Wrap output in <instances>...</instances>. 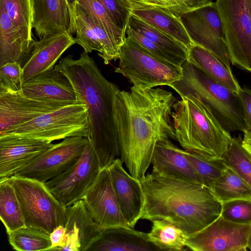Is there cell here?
<instances>
[{
	"label": "cell",
	"mask_w": 251,
	"mask_h": 251,
	"mask_svg": "<svg viewBox=\"0 0 251 251\" xmlns=\"http://www.w3.org/2000/svg\"><path fill=\"white\" fill-rule=\"evenodd\" d=\"M82 200L93 219L102 229L131 228L120 207L108 168L100 170Z\"/></svg>",
	"instance_id": "15"
},
{
	"label": "cell",
	"mask_w": 251,
	"mask_h": 251,
	"mask_svg": "<svg viewBox=\"0 0 251 251\" xmlns=\"http://www.w3.org/2000/svg\"><path fill=\"white\" fill-rule=\"evenodd\" d=\"M238 95L242 107L246 131L251 130V89L241 88Z\"/></svg>",
	"instance_id": "42"
},
{
	"label": "cell",
	"mask_w": 251,
	"mask_h": 251,
	"mask_svg": "<svg viewBox=\"0 0 251 251\" xmlns=\"http://www.w3.org/2000/svg\"><path fill=\"white\" fill-rule=\"evenodd\" d=\"M30 98L22 90L0 92V136L46 113L78 101Z\"/></svg>",
	"instance_id": "13"
},
{
	"label": "cell",
	"mask_w": 251,
	"mask_h": 251,
	"mask_svg": "<svg viewBox=\"0 0 251 251\" xmlns=\"http://www.w3.org/2000/svg\"><path fill=\"white\" fill-rule=\"evenodd\" d=\"M129 12L137 8H153L179 18L185 12L210 4L213 0H118Z\"/></svg>",
	"instance_id": "30"
},
{
	"label": "cell",
	"mask_w": 251,
	"mask_h": 251,
	"mask_svg": "<svg viewBox=\"0 0 251 251\" xmlns=\"http://www.w3.org/2000/svg\"><path fill=\"white\" fill-rule=\"evenodd\" d=\"M182 152L193 166L202 184L210 189L227 168L223 157H207L184 149H182Z\"/></svg>",
	"instance_id": "34"
},
{
	"label": "cell",
	"mask_w": 251,
	"mask_h": 251,
	"mask_svg": "<svg viewBox=\"0 0 251 251\" xmlns=\"http://www.w3.org/2000/svg\"><path fill=\"white\" fill-rule=\"evenodd\" d=\"M65 245L61 251H87L103 229L93 219L83 200L66 207Z\"/></svg>",
	"instance_id": "19"
},
{
	"label": "cell",
	"mask_w": 251,
	"mask_h": 251,
	"mask_svg": "<svg viewBox=\"0 0 251 251\" xmlns=\"http://www.w3.org/2000/svg\"><path fill=\"white\" fill-rule=\"evenodd\" d=\"M30 45L15 29L0 2V66L14 62L21 64L29 52Z\"/></svg>",
	"instance_id": "25"
},
{
	"label": "cell",
	"mask_w": 251,
	"mask_h": 251,
	"mask_svg": "<svg viewBox=\"0 0 251 251\" xmlns=\"http://www.w3.org/2000/svg\"><path fill=\"white\" fill-rule=\"evenodd\" d=\"M130 14L173 37L188 50L193 44L179 18L153 8L134 9Z\"/></svg>",
	"instance_id": "26"
},
{
	"label": "cell",
	"mask_w": 251,
	"mask_h": 251,
	"mask_svg": "<svg viewBox=\"0 0 251 251\" xmlns=\"http://www.w3.org/2000/svg\"><path fill=\"white\" fill-rule=\"evenodd\" d=\"M151 164L152 172L176 176L202 184L182 149L175 145L170 139L157 143Z\"/></svg>",
	"instance_id": "22"
},
{
	"label": "cell",
	"mask_w": 251,
	"mask_h": 251,
	"mask_svg": "<svg viewBox=\"0 0 251 251\" xmlns=\"http://www.w3.org/2000/svg\"><path fill=\"white\" fill-rule=\"evenodd\" d=\"M7 234L10 245L16 251H49L51 247L50 234L35 227L25 226Z\"/></svg>",
	"instance_id": "33"
},
{
	"label": "cell",
	"mask_w": 251,
	"mask_h": 251,
	"mask_svg": "<svg viewBox=\"0 0 251 251\" xmlns=\"http://www.w3.org/2000/svg\"><path fill=\"white\" fill-rule=\"evenodd\" d=\"M69 6V8L71 14V34L73 35L74 33V17L75 10L76 2V0H67Z\"/></svg>",
	"instance_id": "45"
},
{
	"label": "cell",
	"mask_w": 251,
	"mask_h": 251,
	"mask_svg": "<svg viewBox=\"0 0 251 251\" xmlns=\"http://www.w3.org/2000/svg\"><path fill=\"white\" fill-rule=\"evenodd\" d=\"M89 134L87 107L79 100L39 116L3 135L52 142L74 136L88 138Z\"/></svg>",
	"instance_id": "8"
},
{
	"label": "cell",
	"mask_w": 251,
	"mask_h": 251,
	"mask_svg": "<svg viewBox=\"0 0 251 251\" xmlns=\"http://www.w3.org/2000/svg\"><path fill=\"white\" fill-rule=\"evenodd\" d=\"M93 22L104 29L121 47L124 44L126 34L113 23L106 10L98 0H76Z\"/></svg>",
	"instance_id": "35"
},
{
	"label": "cell",
	"mask_w": 251,
	"mask_h": 251,
	"mask_svg": "<svg viewBox=\"0 0 251 251\" xmlns=\"http://www.w3.org/2000/svg\"><path fill=\"white\" fill-rule=\"evenodd\" d=\"M172 118L176 140L184 150L222 157L232 140L210 110L199 100L181 97L174 105Z\"/></svg>",
	"instance_id": "4"
},
{
	"label": "cell",
	"mask_w": 251,
	"mask_h": 251,
	"mask_svg": "<svg viewBox=\"0 0 251 251\" xmlns=\"http://www.w3.org/2000/svg\"><path fill=\"white\" fill-rule=\"evenodd\" d=\"M100 170L98 159L89 141L76 163L45 183L56 199L67 207L83 199Z\"/></svg>",
	"instance_id": "11"
},
{
	"label": "cell",
	"mask_w": 251,
	"mask_h": 251,
	"mask_svg": "<svg viewBox=\"0 0 251 251\" xmlns=\"http://www.w3.org/2000/svg\"><path fill=\"white\" fill-rule=\"evenodd\" d=\"M119 59L115 73L143 89L169 86L182 75L181 66L156 55L127 36L120 48Z\"/></svg>",
	"instance_id": "6"
},
{
	"label": "cell",
	"mask_w": 251,
	"mask_h": 251,
	"mask_svg": "<svg viewBox=\"0 0 251 251\" xmlns=\"http://www.w3.org/2000/svg\"><path fill=\"white\" fill-rule=\"evenodd\" d=\"M188 60L209 77L239 95L241 87L232 71L215 54L193 44L189 49Z\"/></svg>",
	"instance_id": "24"
},
{
	"label": "cell",
	"mask_w": 251,
	"mask_h": 251,
	"mask_svg": "<svg viewBox=\"0 0 251 251\" xmlns=\"http://www.w3.org/2000/svg\"><path fill=\"white\" fill-rule=\"evenodd\" d=\"M247 248L249 249L250 251H251V224L250 225V227L249 229V232L248 237V242H247Z\"/></svg>",
	"instance_id": "46"
},
{
	"label": "cell",
	"mask_w": 251,
	"mask_h": 251,
	"mask_svg": "<svg viewBox=\"0 0 251 251\" xmlns=\"http://www.w3.org/2000/svg\"><path fill=\"white\" fill-rule=\"evenodd\" d=\"M220 216L229 222L251 224V199L232 200L222 203Z\"/></svg>",
	"instance_id": "38"
},
{
	"label": "cell",
	"mask_w": 251,
	"mask_h": 251,
	"mask_svg": "<svg viewBox=\"0 0 251 251\" xmlns=\"http://www.w3.org/2000/svg\"><path fill=\"white\" fill-rule=\"evenodd\" d=\"M32 27L39 39L70 34L71 18L67 0H32Z\"/></svg>",
	"instance_id": "20"
},
{
	"label": "cell",
	"mask_w": 251,
	"mask_h": 251,
	"mask_svg": "<svg viewBox=\"0 0 251 251\" xmlns=\"http://www.w3.org/2000/svg\"><path fill=\"white\" fill-rule=\"evenodd\" d=\"M222 203L242 199H251V187L233 170L227 167L211 188Z\"/></svg>",
	"instance_id": "31"
},
{
	"label": "cell",
	"mask_w": 251,
	"mask_h": 251,
	"mask_svg": "<svg viewBox=\"0 0 251 251\" xmlns=\"http://www.w3.org/2000/svg\"><path fill=\"white\" fill-rule=\"evenodd\" d=\"M22 90L25 96L32 99L77 100L75 91L69 79L55 68L24 82Z\"/></svg>",
	"instance_id": "21"
},
{
	"label": "cell",
	"mask_w": 251,
	"mask_h": 251,
	"mask_svg": "<svg viewBox=\"0 0 251 251\" xmlns=\"http://www.w3.org/2000/svg\"><path fill=\"white\" fill-rule=\"evenodd\" d=\"M23 68L17 62L0 66V92L22 90Z\"/></svg>",
	"instance_id": "39"
},
{
	"label": "cell",
	"mask_w": 251,
	"mask_h": 251,
	"mask_svg": "<svg viewBox=\"0 0 251 251\" xmlns=\"http://www.w3.org/2000/svg\"><path fill=\"white\" fill-rule=\"evenodd\" d=\"M103 6L115 25L126 34L130 13L118 0H98Z\"/></svg>",
	"instance_id": "41"
},
{
	"label": "cell",
	"mask_w": 251,
	"mask_h": 251,
	"mask_svg": "<svg viewBox=\"0 0 251 251\" xmlns=\"http://www.w3.org/2000/svg\"><path fill=\"white\" fill-rule=\"evenodd\" d=\"M89 251H152L158 249L148 238L147 233L132 228L115 227L103 229Z\"/></svg>",
	"instance_id": "23"
},
{
	"label": "cell",
	"mask_w": 251,
	"mask_h": 251,
	"mask_svg": "<svg viewBox=\"0 0 251 251\" xmlns=\"http://www.w3.org/2000/svg\"><path fill=\"white\" fill-rule=\"evenodd\" d=\"M176 101L173 93L159 88L133 85L115 97L120 158L128 173L141 181L151 163L157 143L176 140L172 114Z\"/></svg>",
	"instance_id": "1"
},
{
	"label": "cell",
	"mask_w": 251,
	"mask_h": 251,
	"mask_svg": "<svg viewBox=\"0 0 251 251\" xmlns=\"http://www.w3.org/2000/svg\"><path fill=\"white\" fill-rule=\"evenodd\" d=\"M240 136L232 138L230 145L222 157L231 168L251 187V157L242 145Z\"/></svg>",
	"instance_id": "36"
},
{
	"label": "cell",
	"mask_w": 251,
	"mask_h": 251,
	"mask_svg": "<svg viewBox=\"0 0 251 251\" xmlns=\"http://www.w3.org/2000/svg\"><path fill=\"white\" fill-rule=\"evenodd\" d=\"M177 58L182 64L188 58L189 50L180 42L130 14L127 26Z\"/></svg>",
	"instance_id": "27"
},
{
	"label": "cell",
	"mask_w": 251,
	"mask_h": 251,
	"mask_svg": "<svg viewBox=\"0 0 251 251\" xmlns=\"http://www.w3.org/2000/svg\"><path fill=\"white\" fill-rule=\"evenodd\" d=\"M12 25L29 44L32 39V0H0Z\"/></svg>",
	"instance_id": "32"
},
{
	"label": "cell",
	"mask_w": 251,
	"mask_h": 251,
	"mask_svg": "<svg viewBox=\"0 0 251 251\" xmlns=\"http://www.w3.org/2000/svg\"><path fill=\"white\" fill-rule=\"evenodd\" d=\"M179 19L193 44L215 54L231 70L224 29L215 2L184 13Z\"/></svg>",
	"instance_id": "10"
},
{
	"label": "cell",
	"mask_w": 251,
	"mask_h": 251,
	"mask_svg": "<svg viewBox=\"0 0 251 251\" xmlns=\"http://www.w3.org/2000/svg\"><path fill=\"white\" fill-rule=\"evenodd\" d=\"M0 217L7 234L25 226L20 204L10 177L0 179Z\"/></svg>",
	"instance_id": "29"
},
{
	"label": "cell",
	"mask_w": 251,
	"mask_h": 251,
	"mask_svg": "<svg viewBox=\"0 0 251 251\" xmlns=\"http://www.w3.org/2000/svg\"><path fill=\"white\" fill-rule=\"evenodd\" d=\"M51 247L49 251H61L65 245L66 228L60 225L50 234Z\"/></svg>",
	"instance_id": "43"
},
{
	"label": "cell",
	"mask_w": 251,
	"mask_h": 251,
	"mask_svg": "<svg viewBox=\"0 0 251 251\" xmlns=\"http://www.w3.org/2000/svg\"><path fill=\"white\" fill-rule=\"evenodd\" d=\"M74 33L76 34V43L82 47L84 51L88 53L97 50L98 55L102 56V47L87 21L84 11L77 2L75 10Z\"/></svg>",
	"instance_id": "37"
},
{
	"label": "cell",
	"mask_w": 251,
	"mask_h": 251,
	"mask_svg": "<svg viewBox=\"0 0 251 251\" xmlns=\"http://www.w3.org/2000/svg\"><path fill=\"white\" fill-rule=\"evenodd\" d=\"M250 225L234 223L220 216L202 229L189 234L187 249L194 251H246Z\"/></svg>",
	"instance_id": "14"
},
{
	"label": "cell",
	"mask_w": 251,
	"mask_h": 251,
	"mask_svg": "<svg viewBox=\"0 0 251 251\" xmlns=\"http://www.w3.org/2000/svg\"><path fill=\"white\" fill-rule=\"evenodd\" d=\"M10 181L21 207L25 226L50 234L60 225L65 226L66 207L37 180L13 176Z\"/></svg>",
	"instance_id": "7"
},
{
	"label": "cell",
	"mask_w": 251,
	"mask_h": 251,
	"mask_svg": "<svg viewBox=\"0 0 251 251\" xmlns=\"http://www.w3.org/2000/svg\"><path fill=\"white\" fill-rule=\"evenodd\" d=\"M231 63L251 72V16L247 0H216Z\"/></svg>",
	"instance_id": "9"
},
{
	"label": "cell",
	"mask_w": 251,
	"mask_h": 251,
	"mask_svg": "<svg viewBox=\"0 0 251 251\" xmlns=\"http://www.w3.org/2000/svg\"><path fill=\"white\" fill-rule=\"evenodd\" d=\"M75 43V38L68 32L33 41L27 55L28 58L22 67L23 82L53 69L63 53Z\"/></svg>",
	"instance_id": "16"
},
{
	"label": "cell",
	"mask_w": 251,
	"mask_h": 251,
	"mask_svg": "<svg viewBox=\"0 0 251 251\" xmlns=\"http://www.w3.org/2000/svg\"><path fill=\"white\" fill-rule=\"evenodd\" d=\"M181 77L169 85L180 97L203 103L228 132L246 131L239 95L215 81L188 60L181 66Z\"/></svg>",
	"instance_id": "5"
},
{
	"label": "cell",
	"mask_w": 251,
	"mask_h": 251,
	"mask_svg": "<svg viewBox=\"0 0 251 251\" xmlns=\"http://www.w3.org/2000/svg\"><path fill=\"white\" fill-rule=\"evenodd\" d=\"M152 222L150 231L147 233L149 241L158 251L186 250L189 234L176 225L164 220Z\"/></svg>",
	"instance_id": "28"
},
{
	"label": "cell",
	"mask_w": 251,
	"mask_h": 251,
	"mask_svg": "<svg viewBox=\"0 0 251 251\" xmlns=\"http://www.w3.org/2000/svg\"><path fill=\"white\" fill-rule=\"evenodd\" d=\"M140 182L145 197L141 219L164 220L191 234L221 215L222 203L202 184L152 171Z\"/></svg>",
	"instance_id": "3"
},
{
	"label": "cell",
	"mask_w": 251,
	"mask_h": 251,
	"mask_svg": "<svg viewBox=\"0 0 251 251\" xmlns=\"http://www.w3.org/2000/svg\"><path fill=\"white\" fill-rule=\"evenodd\" d=\"M51 143L33 138L0 136V179L13 176L34 161Z\"/></svg>",
	"instance_id": "18"
},
{
	"label": "cell",
	"mask_w": 251,
	"mask_h": 251,
	"mask_svg": "<svg viewBox=\"0 0 251 251\" xmlns=\"http://www.w3.org/2000/svg\"><path fill=\"white\" fill-rule=\"evenodd\" d=\"M108 169L121 209L129 226L133 229L141 219L144 207L141 183L126 171L120 158L115 159Z\"/></svg>",
	"instance_id": "17"
},
{
	"label": "cell",
	"mask_w": 251,
	"mask_h": 251,
	"mask_svg": "<svg viewBox=\"0 0 251 251\" xmlns=\"http://www.w3.org/2000/svg\"><path fill=\"white\" fill-rule=\"evenodd\" d=\"M89 140L82 136L64 139L50 145L34 161L13 176L45 183L69 168L81 158Z\"/></svg>",
	"instance_id": "12"
},
{
	"label": "cell",
	"mask_w": 251,
	"mask_h": 251,
	"mask_svg": "<svg viewBox=\"0 0 251 251\" xmlns=\"http://www.w3.org/2000/svg\"><path fill=\"white\" fill-rule=\"evenodd\" d=\"M247 1L248 2L249 10H250V12L251 16V0H247Z\"/></svg>",
	"instance_id": "47"
},
{
	"label": "cell",
	"mask_w": 251,
	"mask_h": 251,
	"mask_svg": "<svg viewBox=\"0 0 251 251\" xmlns=\"http://www.w3.org/2000/svg\"><path fill=\"white\" fill-rule=\"evenodd\" d=\"M244 137L242 141L243 148L251 157V130L244 132Z\"/></svg>",
	"instance_id": "44"
},
{
	"label": "cell",
	"mask_w": 251,
	"mask_h": 251,
	"mask_svg": "<svg viewBox=\"0 0 251 251\" xmlns=\"http://www.w3.org/2000/svg\"><path fill=\"white\" fill-rule=\"evenodd\" d=\"M126 34L127 37L135 41L142 47L156 55L176 65L181 67L182 65L183 64L177 58L159 46L146 38L139 32L127 27Z\"/></svg>",
	"instance_id": "40"
},
{
	"label": "cell",
	"mask_w": 251,
	"mask_h": 251,
	"mask_svg": "<svg viewBox=\"0 0 251 251\" xmlns=\"http://www.w3.org/2000/svg\"><path fill=\"white\" fill-rule=\"evenodd\" d=\"M54 68L72 84L77 100L86 106L90 134L88 138L100 170L120 157L115 118V97L120 89L107 79L94 59L83 51L77 59L69 55Z\"/></svg>",
	"instance_id": "2"
}]
</instances>
